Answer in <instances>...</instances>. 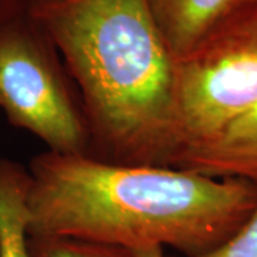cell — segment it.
I'll return each mask as SVG.
<instances>
[{
  "mask_svg": "<svg viewBox=\"0 0 257 257\" xmlns=\"http://www.w3.org/2000/svg\"><path fill=\"white\" fill-rule=\"evenodd\" d=\"M29 237H70L183 257L231 237L257 207V184L160 166L117 165L46 150L30 160Z\"/></svg>",
  "mask_w": 257,
  "mask_h": 257,
  "instance_id": "1",
  "label": "cell"
},
{
  "mask_svg": "<svg viewBox=\"0 0 257 257\" xmlns=\"http://www.w3.org/2000/svg\"><path fill=\"white\" fill-rule=\"evenodd\" d=\"M73 80L90 155L109 163L175 167L176 60L149 0L32 2Z\"/></svg>",
  "mask_w": 257,
  "mask_h": 257,
  "instance_id": "2",
  "label": "cell"
},
{
  "mask_svg": "<svg viewBox=\"0 0 257 257\" xmlns=\"http://www.w3.org/2000/svg\"><path fill=\"white\" fill-rule=\"evenodd\" d=\"M0 109L64 155H90V135L73 80L46 29L30 10L0 28Z\"/></svg>",
  "mask_w": 257,
  "mask_h": 257,
  "instance_id": "3",
  "label": "cell"
},
{
  "mask_svg": "<svg viewBox=\"0 0 257 257\" xmlns=\"http://www.w3.org/2000/svg\"><path fill=\"white\" fill-rule=\"evenodd\" d=\"M257 104V13L176 62L179 160Z\"/></svg>",
  "mask_w": 257,
  "mask_h": 257,
  "instance_id": "4",
  "label": "cell"
},
{
  "mask_svg": "<svg viewBox=\"0 0 257 257\" xmlns=\"http://www.w3.org/2000/svg\"><path fill=\"white\" fill-rule=\"evenodd\" d=\"M176 62L257 13V0H149Z\"/></svg>",
  "mask_w": 257,
  "mask_h": 257,
  "instance_id": "5",
  "label": "cell"
},
{
  "mask_svg": "<svg viewBox=\"0 0 257 257\" xmlns=\"http://www.w3.org/2000/svg\"><path fill=\"white\" fill-rule=\"evenodd\" d=\"M176 169L210 177H236L257 184V104L209 145L184 155Z\"/></svg>",
  "mask_w": 257,
  "mask_h": 257,
  "instance_id": "6",
  "label": "cell"
},
{
  "mask_svg": "<svg viewBox=\"0 0 257 257\" xmlns=\"http://www.w3.org/2000/svg\"><path fill=\"white\" fill-rule=\"evenodd\" d=\"M28 167L0 159V257H32L28 246Z\"/></svg>",
  "mask_w": 257,
  "mask_h": 257,
  "instance_id": "7",
  "label": "cell"
},
{
  "mask_svg": "<svg viewBox=\"0 0 257 257\" xmlns=\"http://www.w3.org/2000/svg\"><path fill=\"white\" fill-rule=\"evenodd\" d=\"M32 257H132L123 247L70 237H29Z\"/></svg>",
  "mask_w": 257,
  "mask_h": 257,
  "instance_id": "8",
  "label": "cell"
},
{
  "mask_svg": "<svg viewBox=\"0 0 257 257\" xmlns=\"http://www.w3.org/2000/svg\"><path fill=\"white\" fill-rule=\"evenodd\" d=\"M196 257H257V207L231 237L216 248Z\"/></svg>",
  "mask_w": 257,
  "mask_h": 257,
  "instance_id": "9",
  "label": "cell"
},
{
  "mask_svg": "<svg viewBox=\"0 0 257 257\" xmlns=\"http://www.w3.org/2000/svg\"><path fill=\"white\" fill-rule=\"evenodd\" d=\"M30 6V0H0V28L9 20L26 12Z\"/></svg>",
  "mask_w": 257,
  "mask_h": 257,
  "instance_id": "10",
  "label": "cell"
},
{
  "mask_svg": "<svg viewBox=\"0 0 257 257\" xmlns=\"http://www.w3.org/2000/svg\"><path fill=\"white\" fill-rule=\"evenodd\" d=\"M132 257H166L162 247H149L130 251Z\"/></svg>",
  "mask_w": 257,
  "mask_h": 257,
  "instance_id": "11",
  "label": "cell"
},
{
  "mask_svg": "<svg viewBox=\"0 0 257 257\" xmlns=\"http://www.w3.org/2000/svg\"><path fill=\"white\" fill-rule=\"evenodd\" d=\"M32 2H47V0H32Z\"/></svg>",
  "mask_w": 257,
  "mask_h": 257,
  "instance_id": "12",
  "label": "cell"
}]
</instances>
